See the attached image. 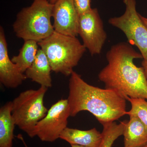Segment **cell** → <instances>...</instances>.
Returning a JSON list of instances; mask_svg holds the SVG:
<instances>
[{
  "mask_svg": "<svg viewBox=\"0 0 147 147\" xmlns=\"http://www.w3.org/2000/svg\"><path fill=\"white\" fill-rule=\"evenodd\" d=\"M107 65L100 70L98 78L105 88L115 90L127 98L147 100V79L142 67L134 60L143 59L141 53L127 42L113 45L106 55Z\"/></svg>",
  "mask_w": 147,
  "mask_h": 147,
  "instance_id": "cell-1",
  "label": "cell"
},
{
  "mask_svg": "<svg viewBox=\"0 0 147 147\" xmlns=\"http://www.w3.org/2000/svg\"><path fill=\"white\" fill-rule=\"evenodd\" d=\"M70 76L67 99L70 117H75L82 111H88L102 125L127 115V99L120 93L90 85L74 71Z\"/></svg>",
  "mask_w": 147,
  "mask_h": 147,
  "instance_id": "cell-2",
  "label": "cell"
},
{
  "mask_svg": "<svg viewBox=\"0 0 147 147\" xmlns=\"http://www.w3.org/2000/svg\"><path fill=\"white\" fill-rule=\"evenodd\" d=\"M38 43L47 57L52 71L66 76L71 75L86 50L76 37L55 31Z\"/></svg>",
  "mask_w": 147,
  "mask_h": 147,
  "instance_id": "cell-3",
  "label": "cell"
},
{
  "mask_svg": "<svg viewBox=\"0 0 147 147\" xmlns=\"http://www.w3.org/2000/svg\"><path fill=\"white\" fill-rule=\"evenodd\" d=\"M53 7L47 0H34L31 5L22 8L13 24L16 36L38 42L50 36L55 32L51 22Z\"/></svg>",
  "mask_w": 147,
  "mask_h": 147,
  "instance_id": "cell-4",
  "label": "cell"
},
{
  "mask_svg": "<svg viewBox=\"0 0 147 147\" xmlns=\"http://www.w3.org/2000/svg\"><path fill=\"white\" fill-rule=\"evenodd\" d=\"M48 88L40 86L37 90H28L21 92L12 101V117L16 125L31 138L38 123L45 117L48 109L44 98Z\"/></svg>",
  "mask_w": 147,
  "mask_h": 147,
  "instance_id": "cell-5",
  "label": "cell"
},
{
  "mask_svg": "<svg viewBox=\"0 0 147 147\" xmlns=\"http://www.w3.org/2000/svg\"><path fill=\"white\" fill-rule=\"evenodd\" d=\"M125 10L122 15L109 19V24L124 34L129 43L137 47L143 59L147 57V27L137 10L136 0H123Z\"/></svg>",
  "mask_w": 147,
  "mask_h": 147,
  "instance_id": "cell-6",
  "label": "cell"
},
{
  "mask_svg": "<svg viewBox=\"0 0 147 147\" xmlns=\"http://www.w3.org/2000/svg\"><path fill=\"white\" fill-rule=\"evenodd\" d=\"M69 117L67 99L59 100L52 105L45 117L37 124L34 131V137L37 136L42 142H55L67 127Z\"/></svg>",
  "mask_w": 147,
  "mask_h": 147,
  "instance_id": "cell-7",
  "label": "cell"
},
{
  "mask_svg": "<svg viewBox=\"0 0 147 147\" xmlns=\"http://www.w3.org/2000/svg\"><path fill=\"white\" fill-rule=\"evenodd\" d=\"M79 35L92 56L100 54L107 35L97 8H92L79 16Z\"/></svg>",
  "mask_w": 147,
  "mask_h": 147,
  "instance_id": "cell-8",
  "label": "cell"
},
{
  "mask_svg": "<svg viewBox=\"0 0 147 147\" xmlns=\"http://www.w3.org/2000/svg\"><path fill=\"white\" fill-rule=\"evenodd\" d=\"M53 18L55 31L69 36L79 35V15L73 0H56L53 4Z\"/></svg>",
  "mask_w": 147,
  "mask_h": 147,
  "instance_id": "cell-9",
  "label": "cell"
},
{
  "mask_svg": "<svg viewBox=\"0 0 147 147\" xmlns=\"http://www.w3.org/2000/svg\"><path fill=\"white\" fill-rule=\"evenodd\" d=\"M27 79L9 56L5 34L0 28V82L8 88H16Z\"/></svg>",
  "mask_w": 147,
  "mask_h": 147,
  "instance_id": "cell-10",
  "label": "cell"
},
{
  "mask_svg": "<svg viewBox=\"0 0 147 147\" xmlns=\"http://www.w3.org/2000/svg\"><path fill=\"white\" fill-rule=\"evenodd\" d=\"M52 71L47 57L40 48L34 61L25 72V75L27 79H31L32 82L48 88L52 86Z\"/></svg>",
  "mask_w": 147,
  "mask_h": 147,
  "instance_id": "cell-11",
  "label": "cell"
},
{
  "mask_svg": "<svg viewBox=\"0 0 147 147\" xmlns=\"http://www.w3.org/2000/svg\"><path fill=\"white\" fill-rule=\"evenodd\" d=\"M60 138L70 145L86 147H99L102 140V133L96 128L83 130L67 127L62 132Z\"/></svg>",
  "mask_w": 147,
  "mask_h": 147,
  "instance_id": "cell-12",
  "label": "cell"
},
{
  "mask_svg": "<svg viewBox=\"0 0 147 147\" xmlns=\"http://www.w3.org/2000/svg\"><path fill=\"white\" fill-rule=\"evenodd\" d=\"M124 129V147H140L147 143V127L137 117L129 116Z\"/></svg>",
  "mask_w": 147,
  "mask_h": 147,
  "instance_id": "cell-13",
  "label": "cell"
},
{
  "mask_svg": "<svg viewBox=\"0 0 147 147\" xmlns=\"http://www.w3.org/2000/svg\"><path fill=\"white\" fill-rule=\"evenodd\" d=\"M12 102L0 108V147H13V131L16 125L12 117Z\"/></svg>",
  "mask_w": 147,
  "mask_h": 147,
  "instance_id": "cell-14",
  "label": "cell"
},
{
  "mask_svg": "<svg viewBox=\"0 0 147 147\" xmlns=\"http://www.w3.org/2000/svg\"><path fill=\"white\" fill-rule=\"evenodd\" d=\"M38 43L32 40L24 41L18 55L13 56L11 61L23 73H25L34 61L39 49Z\"/></svg>",
  "mask_w": 147,
  "mask_h": 147,
  "instance_id": "cell-15",
  "label": "cell"
},
{
  "mask_svg": "<svg viewBox=\"0 0 147 147\" xmlns=\"http://www.w3.org/2000/svg\"><path fill=\"white\" fill-rule=\"evenodd\" d=\"M127 121L119 124L115 121L102 125V140L99 147H112L115 141L123 134Z\"/></svg>",
  "mask_w": 147,
  "mask_h": 147,
  "instance_id": "cell-16",
  "label": "cell"
},
{
  "mask_svg": "<svg viewBox=\"0 0 147 147\" xmlns=\"http://www.w3.org/2000/svg\"><path fill=\"white\" fill-rule=\"evenodd\" d=\"M127 100L131 105V109L127 112V115L137 117L147 127V100L128 97Z\"/></svg>",
  "mask_w": 147,
  "mask_h": 147,
  "instance_id": "cell-17",
  "label": "cell"
},
{
  "mask_svg": "<svg viewBox=\"0 0 147 147\" xmlns=\"http://www.w3.org/2000/svg\"><path fill=\"white\" fill-rule=\"evenodd\" d=\"M74 5L79 16L91 9V0H73Z\"/></svg>",
  "mask_w": 147,
  "mask_h": 147,
  "instance_id": "cell-18",
  "label": "cell"
},
{
  "mask_svg": "<svg viewBox=\"0 0 147 147\" xmlns=\"http://www.w3.org/2000/svg\"><path fill=\"white\" fill-rule=\"evenodd\" d=\"M142 65V68L144 69L145 75H146L147 79V57L146 58V59H143Z\"/></svg>",
  "mask_w": 147,
  "mask_h": 147,
  "instance_id": "cell-19",
  "label": "cell"
},
{
  "mask_svg": "<svg viewBox=\"0 0 147 147\" xmlns=\"http://www.w3.org/2000/svg\"><path fill=\"white\" fill-rule=\"evenodd\" d=\"M18 139H20L21 141H22V142H23V144L24 145V146H25L26 147H28V146H27L26 144V142L24 141V138H23V137H22V135L21 134H19V135H18Z\"/></svg>",
  "mask_w": 147,
  "mask_h": 147,
  "instance_id": "cell-20",
  "label": "cell"
},
{
  "mask_svg": "<svg viewBox=\"0 0 147 147\" xmlns=\"http://www.w3.org/2000/svg\"><path fill=\"white\" fill-rule=\"evenodd\" d=\"M140 17H141V19H142V21H143L145 25L147 27V18L144 17V16H142L141 15H140Z\"/></svg>",
  "mask_w": 147,
  "mask_h": 147,
  "instance_id": "cell-21",
  "label": "cell"
},
{
  "mask_svg": "<svg viewBox=\"0 0 147 147\" xmlns=\"http://www.w3.org/2000/svg\"><path fill=\"white\" fill-rule=\"evenodd\" d=\"M34 1V0H33ZM47 1H48V2H49L50 3H51L52 4H54V3L55 2L56 0H47Z\"/></svg>",
  "mask_w": 147,
  "mask_h": 147,
  "instance_id": "cell-22",
  "label": "cell"
},
{
  "mask_svg": "<svg viewBox=\"0 0 147 147\" xmlns=\"http://www.w3.org/2000/svg\"><path fill=\"white\" fill-rule=\"evenodd\" d=\"M71 147H86L83 146H79V145H71Z\"/></svg>",
  "mask_w": 147,
  "mask_h": 147,
  "instance_id": "cell-23",
  "label": "cell"
},
{
  "mask_svg": "<svg viewBox=\"0 0 147 147\" xmlns=\"http://www.w3.org/2000/svg\"><path fill=\"white\" fill-rule=\"evenodd\" d=\"M140 147H147V143L146 144L144 145V146H142Z\"/></svg>",
  "mask_w": 147,
  "mask_h": 147,
  "instance_id": "cell-24",
  "label": "cell"
}]
</instances>
